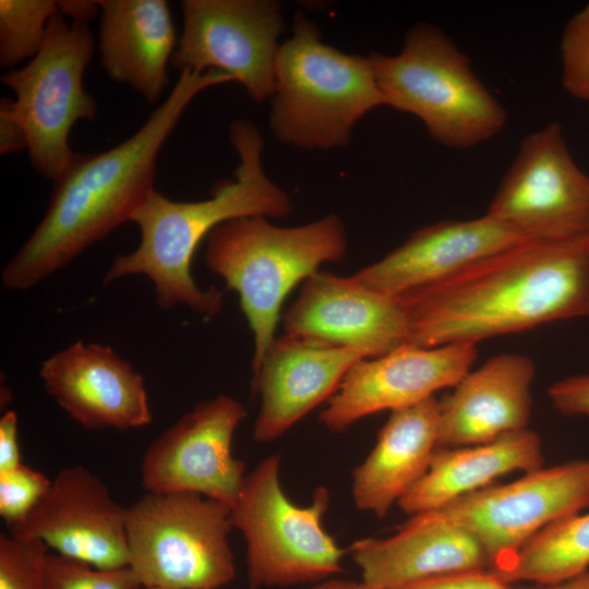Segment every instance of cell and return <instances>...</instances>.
Here are the masks:
<instances>
[{
  "mask_svg": "<svg viewBox=\"0 0 589 589\" xmlns=\"http://www.w3.org/2000/svg\"><path fill=\"white\" fill-rule=\"evenodd\" d=\"M397 300L409 344L477 345L589 315V251L580 240L524 241Z\"/></svg>",
  "mask_w": 589,
  "mask_h": 589,
  "instance_id": "1",
  "label": "cell"
},
{
  "mask_svg": "<svg viewBox=\"0 0 589 589\" xmlns=\"http://www.w3.org/2000/svg\"><path fill=\"white\" fill-rule=\"evenodd\" d=\"M232 82L219 71L182 72L167 98L125 141L99 153H74L53 182L48 208L1 274L8 290H27L131 221L155 190L159 152L202 91Z\"/></svg>",
  "mask_w": 589,
  "mask_h": 589,
  "instance_id": "2",
  "label": "cell"
},
{
  "mask_svg": "<svg viewBox=\"0 0 589 589\" xmlns=\"http://www.w3.org/2000/svg\"><path fill=\"white\" fill-rule=\"evenodd\" d=\"M229 137L239 157L233 179L217 182L211 197L195 202H176L154 190L131 218L141 233L137 248L115 259L103 284L143 275L154 284L157 304L164 310L185 305L208 316L221 310L224 292L200 288L192 276L199 244L228 220L285 218L292 209L289 195L263 169L259 129L238 120Z\"/></svg>",
  "mask_w": 589,
  "mask_h": 589,
  "instance_id": "3",
  "label": "cell"
},
{
  "mask_svg": "<svg viewBox=\"0 0 589 589\" xmlns=\"http://www.w3.org/2000/svg\"><path fill=\"white\" fill-rule=\"evenodd\" d=\"M204 262L235 290L254 337V373L275 340L281 304L292 288L324 263L347 252L340 218L329 214L298 227H279L267 217L228 220L206 238Z\"/></svg>",
  "mask_w": 589,
  "mask_h": 589,
  "instance_id": "4",
  "label": "cell"
},
{
  "mask_svg": "<svg viewBox=\"0 0 589 589\" xmlns=\"http://www.w3.org/2000/svg\"><path fill=\"white\" fill-rule=\"evenodd\" d=\"M369 58L384 105L417 117L438 144L467 149L505 128V108L436 26L419 23L407 32L399 53Z\"/></svg>",
  "mask_w": 589,
  "mask_h": 589,
  "instance_id": "5",
  "label": "cell"
},
{
  "mask_svg": "<svg viewBox=\"0 0 589 589\" xmlns=\"http://www.w3.org/2000/svg\"><path fill=\"white\" fill-rule=\"evenodd\" d=\"M380 106L384 99L370 58L324 44L314 23L297 14L275 64V136L304 149L342 147L354 124Z\"/></svg>",
  "mask_w": 589,
  "mask_h": 589,
  "instance_id": "6",
  "label": "cell"
},
{
  "mask_svg": "<svg viewBox=\"0 0 589 589\" xmlns=\"http://www.w3.org/2000/svg\"><path fill=\"white\" fill-rule=\"evenodd\" d=\"M329 503L324 486L305 506L291 502L280 483L278 454L245 476L230 520L245 541L249 589L314 585L342 572L346 551L323 527Z\"/></svg>",
  "mask_w": 589,
  "mask_h": 589,
  "instance_id": "7",
  "label": "cell"
},
{
  "mask_svg": "<svg viewBox=\"0 0 589 589\" xmlns=\"http://www.w3.org/2000/svg\"><path fill=\"white\" fill-rule=\"evenodd\" d=\"M230 513L195 493H147L128 507L129 567L142 587L219 589L232 581Z\"/></svg>",
  "mask_w": 589,
  "mask_h": 589,
  "instance_id": "8",
  "label": "cell"
},
{
  "mask_svg": "<svg viewBox=\"0 0 589 589\" xmlns=\"http://www.w3.org/2000/svg\"><path fill=\"white\" fill-rule=\"evenodd\" d=\"M94 49L88 24L69 23L58 11L39 52L0 79L15 94L13 109L27 136L33 168L53 182L75 153L69 145L72 127L97 115L95 97L83 87Z\"/></svg>",
  "mask_w": 589,
  "mask_h": 589,
  "instance_id": "9",
  "label": "cell"
},
{
  "mask_svg": "<svg viewBox=\"0 0 589 589\" xmlns=\"http://www.w3.org/2000/svg\"><path fill=\"white\" fill-rule=\"evenodd\" d=\"M486 213L528 241L589 236V175L573 157L558 123L522 140Z\"/></svg>",
  "mask_w": 589,
  "mask_h": 589,
  "instance_id": "10",
  "label": "cell"
},
{
  "mask_svg": "<svg viewBox=\"0 0 589 589\" xmlns=\"http://www.w3.org/2000/svg\"><path fill=\"white\" fill-rule=\"evenodd\" d=\"M183 28L171 65L182 72L214 70L242 84L256 103L273 96L285 24L269 0H184Z\"/></svg>",
  "mask_w": 589,
  "mask_h": 589,
  "instance_id": "11",
  "label": "cell"
},
{
  "mask_svg": "<svg viewBox=\"0 0 589 589\" xmlns=\"http://www.w3.org/2000/svg\"><path fill=\"white\" fill-rule=\"evenodd\" d=\"M588 506L589 459H582L541 467L438 509L474 537L493 569L542 529Z\"/></svg>",
  "mask_w": 589,
  "mask_h": 589,
  "instance_id": "12",
  "label": "cell"
},
{
  "mask_svg": "<svg viewBox=\"0 0 589 589\" xmlns=\"http://www.w3.org/2000/svg\"><path fill=\"white\" fill-rule=\"evenodd\" d=\"M245 418L235 397L202 400L156 437L141 465L147 493H195L235 505L245 465L232 454L233 435Z\"/></svg>",
  "mask_w": 589,
  "mask_h": 589,
  "instance_id": "13",
  "label": "cell"
},
{
  "mask_svg": "<svg viewBox=\"0 0 589 589\" xmlns=\"http://www.w3.org/2000/svg\"><path fill=\"white\" fill-rule=\"evenodd\" d=\"M127 510L98 476L72 466L62 468L29 513L8 530L13 538L40 540L95 568H122L130 561Z\"/></svg>",
  "mask_w": 589,
  "mask_h": 589,
  "instance_id": "14",
  "label": "cell"
},
{
  "mask_svg": "<svg viewBox=\"0 0 589 589\" xmlns=\"http://www.w3.org/2000/svg\"><path fill=\"white\" fill-rule=\"evenodd\" d=\"M473 344L422 347L404 344L389 352L357 362L320 413L332 432H344L370 414L397 411L454 387L477 360Z\"/></svg>",
  "mask_w": 589,
  "mask_h": 589,
  "instance_id": "15",
  "label": "cell"
},
{
  "mask_svg": "<svg viewBox=\"0 0 589 589\" xmlns=\"http://www.w3.org/2000/svg\"><path fill=\"white\" fill-rule=\"evenodd\" d=\"M283 325L288 335L356 349L368 359L408 342L397 298L365 287L353 275L316 272L306 278Z\"/></svg>",
  "mask_w": 589,
  "mask_h": 589,
  "instance_id": "16",
  "label": "cell"
},
{
  "mask_svg": "<svg viewBox=\"0 0 589 589\" xmlns=\"http://www.w3.org/2000/svg\"><path fill=\"white\" fill-rule=\"evenodd\" d=\"M39 377L83 428L128 430L152 421L143 376L110 346L77 340L46 359Z\"/></svg>",
  "mask_w": 589,
  "mask_h": 589,
  "instance_id": "17",
  "label": "cell"
},
{
  "mask_svg": "<svg viewBox=\"0 0 589 589\" xmlns=\"http://www.w3.org/2000/svg\"><path fill=\"white\" fill-rule=\"evenodd\" d=\"M362 352L285 334L275 338L259 369L252 390L261 398L253 438L268 443L284 435L316 406L330 398Z\"/></svg>",
  "mask_w": 589,
  "mask_h": 589,
  "instance_id": "18",
  "label": "cell"
},
{
  "mask_svg": "<svg viewBox=\"0 0 589 589\" xmlns=\"http://www.w3.org/2000/svg\"><path fill=\"white\" fill-rule=\"evenodd\" d=\"M524 241L528 240L488 213L472 219L444 220L414 231L353 277L378 293L398 298Z\"/></svg>",
  "mask_w": 589,
  "mask_h": 589,
  "instance_id": "19",
  "label": "cell"
},
{
  "mask_svg": "<svg viewBox=\"0 0 589 589\" xmlns=\"http://www.w3.org/2000/svg\"><path fill=\"white\" fill-rule=\"evenodd\" d=\"M362 581L392 589L411 581L490 569L480 543L440 509L411 516L387 538H364L349 548Z\"/></svg>",
  "mask_w": 589,
  "mask_h": 589,
  "instance_id": "20",
  "label": "cell"
},
{
  "mask_svg": "<svg viewBox=\"0 0 589 589\" xmlns=\"http://www.w3.org/2000/svg\"><path fill=\"white\" fill-rule=\"evenodd\" d=\"M536 365L522 353L491 357L438 400V447L483 444L528 429Z\"/></svg>",
  "mask_w": 589,
  "mask_h": 589,
  "instance_id": "21",
  "label": "cell"
},
{
  "mask_svg": "<svg viewBox=\"0 0 589 589\" xmlns=\"http://www.w3.org/2000/svg\"><path fill=\"white\" fill-rule=\"evenodd\" d=\"M99 61L115 82L146 101H158L169 85L167 65L177 32L165 0H101Z\"/></svg>",
  "mask_w": 589,
  "mask_h": 589,
  "instance_id": "22",
  "label": "cell"
},
{
  "mask_svg": "<svg viewBox=\"0 0 589 589\" xmlns=\"http://www.w3.org/2000/svg\"><path fill=\"white\" fill-rule=\"evenodd\" d=\"M438 400L393 411L366 458L352 471L356 507L384 518L425 474L438 447Z\"/></svg>",
  "mask_w": 589,
  "mask_h": 589,
  "instance_id": "23",
  "label": "cell"
},
{
  "mask_svg": "<svg viewBox=\"0 0 589 589\" xmlns=\"http://www.w3.org/2000/svg\"><path fill=\"white\" fill-rule=\"evenodd\" d=\"M542 465L541 437L529 428L483 444L437 447L425 474L397 505L410 516L435 510L501 476L530 472Z\"/></svg>",
  "mask_w": 589,
  "mask_h": 589,
  "instance_id": "24",
  "label": "cell"
},
{
  "mask_svg": "<svg viewBox=\"0 0 589 589\" xmlns=\"http://www.w3.org/2000/svg\"><path fill=\"white\" fill-rule=\"evenodd\" d=\"M588 566L589 513H578L542 529L491 570L509 585L551 584L582 574Z\"/></svg>",
  "mask_w": 589,
  "mask_h": 589,
  "instance_id": "25",
  "label": "cell"
},
{
  "mask_svg": "<svg viewBox=\"0 0 589 589\" xmlns=\"http://www.w3.org/2000/svg\"><path fill=\"white\" fill-rule=\"evenodd\" d=\"M58 11V1L53 0H0V65L13 69L32 60Z\"/></svg>",
  "mask_w": 589,
  "mask_h": 589,
  "instance_id": "26",
  "label": "cell"
},
{
  "mask_svg": "<svg viewBox=\"0 0 589 589\" xmlns=\"http://www.w3.org/2000/svg\"><path fill=\"white\" fill-rule=\"evenodd\" d=\"M44 582L46 589H143L129 566L99 569L58 553L46 555Z\"/></svg>",
  "mask_w": 589,
  "mask_h": 589,
  "instance_id": "27",
  "label": "cell"
},
{
  "mask_svg": "<svg viewBox=\"0 0 589 589\" xmlns=\"http://www.w3.org/2000/svg\"><path fill=\"white\" fill-rule=\"evenodd\" d=\"M562 86L589 104V2L566 23L560 43Z\"/></svg>",
  "mask_w": 589,
  "mask_h": 589,
  "instance_id": "28",
  "label": "cell"
},
{
  "mask_svg": "<svg viewBox=\"0 0 589 589\" xmlns=\"http://www.w3.org/2000/svg\"><path fill=\"white\" fill-rule=\"evenodd\" d=\"M48 546L0 533V589H46L44 563Z\"/></svg>",
  "mask_w": 589,
  "mask_h": 589,
  "instance_id": "29",
  "label": "cell"
},
{
  "mask_svg": "<svg viewBox=\"0 0 589 589\" xmlns=\"http://www.w3.org/2000/svg\"><path fill=\"white\" fill-rule=\"evenodd\" d=\"M50 484L44 473L24 464L0 472V516L7 525L24 518Z\"/></svg>",
  "mask_w": 589,
  "mask_h": 589,
  "instance_id": "30",
  "label": "cell"
},
{
  "mask_svg": "<svg viewBox=\"0 0 589 589\" xmlns=\"http://www.w3.org/2000/svg\"><path fill=\"white\" fill-rule=\"evenodd\" d=\"M509 586L497 574L485 569L429 577L392 589H508Z\"/></svg>",
  "mask_w": 589,
  "mask_h": 589,
  "instance_id": "31",
  "label": "cell"
},
{
  "mask_svg": "<svg viewBox=\"0 0 589 589\" xmlns=\"http://www.w3.org/2000/svg\"><path fill=\"white\" fill-rule=\"evenodd\" d=\"M553 407L569 417H589V373L565 377L549 390Z\"/></svg>",
  "mask_w": 589,
  "mask_h": 589,
  "instance_id": "32",
  "label": "cell"
},
{
  "mask_svg": "<svg viewBox=\"0 0 589 589\" xmlns=\"http://www.w3.org/2000/svg\"><path fill=\"white\" fill-rule=\"evenodd\" d=\"M28 148L27 136L13 109V99H0V154L9 155Z\"/></svg>",
  "mask_w": 589,
  "mask_h": 589,
  "instance_id": "33",
  "label": "cell"
},
{
  "mask_svg": "<svg viewBox=\"0 0 589 589\" xmlns=\"http://www.w3.org/2000/svg\"><path fill=\"white\" fill-rule=\"evenodd\" d=\"M22 462L17 440V414L13 410L0 418V472L11 470Z\"/></svg>",
  "mask_w": 589,
  "mask_h": 589,
  "instance_id": "34",
  "label": "cell"
},
{
  "mask_svg": "<svg viewBox=\"0 0 589 589\" xmlns=\"http://www.w3.org/2000/svg\"><path fill=\"white\" fill-rule=\"evenodd\" d=\"M59 12L68 16L71 22L88 24L99 13L98 1L63 0L58 1Z\"/></svg>",
  "mask_w": 589,
  "mask_h": 589,
  "instance_id": "35",
  "label": "cell"
},
{
  "mask_svg": "<svg viewBox=\"0 0 589 589\" xmlns=\"http://www.w3.org/2000/svg\"><path fill=\"white\" fill-rule=\"evenodd\" d=\"M508 589H589V572H585L566 580L551 584L510 585Z\"/></svg>",
  "mask_w": 589,
  "mask_h": 589,
  "instance_id": "36",
  "label": "cell"
},
{
  "mask_svg": "<svg viewBox=\"0 0 589 589\" xmlns=\"http://www.w3.org/2000/svg\"><path fill=\"white\" fill-rule=\"evenodd\" d=\"M308 589H375L365 582L361 581H353L348 579H340V578H329L320 582H316L314 585H311Z\"/></svg>",
  "mask_w": 589,
  "mask_h": 589,
  "instance_id": "37",
  "label": "cell"
},
{
  "mask_svg": "<svg viewBox=\"0 0 589 589\" xmlns=\"http://www.w3.org/2000/svg\"><path fill=\"white\" fill-rule=\"evenodd\" d=\"M580 242L589 251V236L580 240Z\"/></svg>",
  "mask_w": 589,
  "mask_h": 589,
  "instance_id": "38",
  "label": "cell"
},
{
  "mask_svg": "<svg viewBox=\"0 0 589 589\" xmlns=\"http://www.w3.org/2000/svg\"><path fill=\"white\" fill-rule=\"evenodd\" d=\"M143 589H160V588H143Z\"/></svg>",
  "mask_w": 589,
  "mask_h": 589,
  "instance_id": "39",
  "label": "cell"
}]
</instances>
